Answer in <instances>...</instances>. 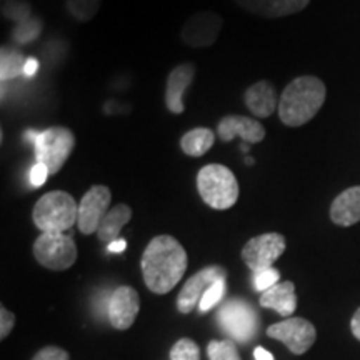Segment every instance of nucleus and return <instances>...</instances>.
<instances>
[{"instance_id": "nucleus-1", "label": "nucleus", "mask_w": 360, "mask_h": 360, "mask_svg": "<svg viewBox=\"0 0 360 360\" xmlns=\"http://www.w3.org/2000/svg\"><path fill=\"white\" fill-rule=\"evenodd\" d=\"M187 252L172 236H157L143 250L141 267L147 289L154 294H169L187 270Z\"/></svg>"}, {"instance_id": "nucleus-2", "label": "nucleus", "mask_w": 360, "mask_h": 360, "mask_svg": "<svg viewBox=\"0 0 360 360\" xmlns=\"http://www.w3.org/2000/svg\"><path fill=\"white\" fill-rule=\"evenodd\" d=\"M327 97L326 84L315 75H300L283 89L278 117L287 127H300L312 120Z\"/></svg>"}, {"instance_id": "nucleus-3", "label": "nucleus", "mask_w": 360, "mask_h": 360, "mask_svg": "<svg viewBox=\"0 0 360 360\" xmlns=\"http://www.w3.org/2000/svg\"><path fill=\"white\" fill-rule=\"evenodd\" d=\"M79 205L64 191H53L40 197L34 205L32 220L42 232H65L77 224Z\"/></svg>"}, {"instance_id": "nucleus-4", "label": "nucleus", "mask_w": 360, "mask_h": 360, "mask_svg": "<svg viewBox=\"0 0 360 360\" xmlns=\"http://www.w3.org/2000/svg\"><path fill=\"white\" fill-rule=\"evenodd\" d=\"M197 191L200 199L214 210H227L238 199L237 177L229 167L209 164L197 174Z\"/></svg>"}, {"instance_id": "nucleus-5", "label": "nucleus", "mask_w": 360, "mask_h": 360, "mask_svg": "<svg viewBox=\"0 0 360 360\" xmlns=\"http://www.w3.org/2000/svg\"><path fill=\"white\" fill-rule=\"evenodd\" d=\"M34 148L35 160L44 164L51 175H53L64 167L72 150L75 148V135L69 127H62V125L49 127L35 135Z\"/></svg>"}, {"instance_id": "nucleus-6", "label": "nucleus", "mask_w": 360, "mask_h": 360, "mask_svg": "<svg viewBox=\"0 0 360 360\" xmlns=\"http://www.w3.org/2000/svg\"><path fill=\"white\" fill-rule=\"evenodd\" d=\"M220 327L227 335L233 340L249 342L257 335L260 328V319L257 310L244 299H231L227 300L217 314Z\"/></svg>"}, {"instance_id": "nucleus-7", "label": "nucleus", "mask_w": 360, "mask_h": 360, "mask_svg": "<svg viewBox=\"0 0 360 360\" xmlns=\"http://www.w3.org/2000/svg\"><path fill=\"white\" fill-rule=\"evenodd\" d=\"M32 250L37 262L49 270H67L77 260V245L65 232H42Z\"/></svg>"}, {"instance_id": "nucleus-8", "label": "nucleus", "mask_w": 360, "mask_h": 360, "mask_svg": "<svg viewBox=\"0 0 360 360\" xmlns=\"http://www.w3.org/2000/svg\"><path fill=\"white\" fill-rule=\"evenodd\" d=\"M287 242L282 233L269 232L252 237L242 249V260L252 272L257 274L274 267V262L285 252Z\"/></svg>"}, {"instance_id": "nucleus-9", "label": "nucleus", "mask_w": 360, "mask_h": 360, "mask_svg": "<svg viewBox=\"0 0 360 360\" xmlns=\"http://www.w3.org/2000/svg\"><path fill=\"white\" fill-rule=\"evenodd\" d=\"M270 339L281 340L292 354L302 355L312 347L317 339V330L314 323H310L304 317H289L285 321L274 323L267 328Z\"/></svg>"}, {"instance_id": "nucleus-10", "label": "nucleus", "mask_w": 360, "mask_h": 360, "mask_svg": "<svg viewBox=\"0 0 360 360\" xmlns=\"http://www.w3.org/2000/svg\"><path fill=\"white\" fill-rule=\"evenodd\" d=\"M224 20L212 11L195 12L187 19L180 30V39L187 47L205 49L215 44L222 30Z\"/></svg>"}, {"instance_id": "nucleus-11", "label": "nucleus", "mask_w": 360, "mask_h": 360, "mask_svg": "<svg viewBox=\"0 0 360 360\" xmlns=\"http://www.w3.org/2000/svg\"><path fill=\"white\" fill-rule=\"evenodd\" d=\"M112 192L107 186H92L85 192L79 204L77 227L84 236H92L98 231L102 219L110 210Z\"/></svg>"}, {"instance_id": "nucleus-12", "label": "nucleus", "mask_w": 360, "mask_h": 360, "mask_svg": "<svg viewBox=\"0 0 360 360\" xmlns=\"http://www.w3.org/2000/svg\"><path fill=\"white\" fill-rule=\"evenodd\" d=\"M227 277V270L220 265H210V267H205L199 270L197 274L188 278V281L184 283L182 290L177 297V309L180 314H191L193 309L199 307L202 297L210 287L214 285L215 282L225 281Z\"/></svg>"}, {"instance_id": "nucleus-13", "label": "nucleus", "mask_w": 360, "mask_h": 360, "mask_svg": "<svg viewBox=\"0 0 360 360\" xmlns=\"http://www.w3.org/2000/svg\"><path fill=\"white\" fill-rule=\"evenodd\" d=\"M141 310V299L137 290L130 285H122L114 290L109 302V321L117 330H127L137 319Z\"/></svg>"}, {"instance_id": "nucleus-14", "label": "nucleus", "mask_w": 360, "mask_h": 360, "mask_svg": "<svg viewBox=\"0 0 360 360\" xmlns=\"http://www.w3.org/2000/svg\"><path fill=\"white\" fill-rule=\"evenodd\" d=\"M217 134L222 142H231L236 137H242L245 143H259L265 139V127L257 119L231 114L220 120Z\"/></svg>"}, {"instance_id": "nucleus-15", "label": "nucleus", "mask_w": 360, "mask_h": 360, "mask_svg": "<svg viewBox=\"0 0 360 360\" xmlns=\"http://www.w3.org/2000/svg\"><path fill=\"white\" fill-rule=\"evenodd\" d=\"M195 77V67L191 62L180 64L170 70L167 77V85H165V105L175 115L184 114L186 105H184V94L192 84Z\"/></svg>"}, {"instance_id": "nucleus-16", "label": "nucleus", "mask_w": 360, "mask_h": 360, "mask_svg": "<svg viewBox=\"0 0 360 360\" xmlns=\"http://www.w3.org/2000/svg\"><path fill=\"white\" fill-rule=\"evenodd\" d=\"M242 11L264 17V19H281L302 12L310 0H233Z\"/></svg>"}, {"instance_id": "nucleus-17", "label": "nucleus", "mask_w": 360, "mask_h": 360, "mask_svg": "<svg viewBox=\"0 0 360 360\" xmlns=\"http://www.w3.org/2000/svg\"><path fill=\"white\" fill-rule=\"evenodd\" d=\"M244 101L252 115L259 117V119H267L278 110L281 98L277 97V90L269 80H260L245 90Z\"/></svg>"}, {"instance_id": "nucleus-18", "label": "nucleus", "mask_w": 360, "mask_h": 360, "mask_svg": "<svg viewBox=\"0 0 360 360\" xmlns=\"http://www.w3.org/2000/svg\"><path fill=\"white\" fill-rule=\"evenodd\" d=\"M260 307L276 310L278 315L289 319L297 309V294H295V283L290 281L278 282L269 290L262 292L259 300Z\"/></svg>"}, {"instance_id": "nucleus-19", "label": "nucleus", "mask_w": 360, "mask_h": 360, "mask_svg": "<svg viewBox=\"0 0 360 360\" xmlns=\"http://www.w3.org/2000/svg\"><path fill=\"white\" fill-rule=\"evenodd\" d=\"M330 220L340 227L360 222V186L350 187L335 197L330 205Z\"/></svg>"}, {"instance_id": "nucleus-20", "label": "nucleus", "mask_w": 360, "mask_h": 360, "mask_svg": "<svg viewBox=\"0 0 360 360\" xmlns=\"http://www.w3.org/2000/svg\"><path fill=\"white\" fill-rule=\"evenodd\" d=\"M130 219H132V209H130V205L117 204L112 207L109 212L105 214V217L102 219L101 227L97 231L98 240L107 245L119 240L120 231L130 222Z\"/></svg>"}, {"instance_id": "nucleus-21", "label": "nucleus", "mask_w": 360, "mask_h": 360, "mask_svg": "<svg viewBox=\"0 0 360 360\" xmlns=\"http://www.w3.org/2000/svg\"><path fill=\"white\" fill-rule=\"evenodd\" d=\"M215 142V134L207 127L188 130L180 139V148L188 157H202L210 150Z\"/></svg>"}, {"instance_id": "nucleus-22", "label": "nucleus", "mask_w": 360, "mask_h": 360, "mask_svg": "<svg viewBox=\"0 0 360 360\" xmlns=\"http://www.w3.org/2000/svg\"><path fill=\"white\" fill-rule=\"evenodd\" d=\"M25 62L27 58L19 51L4 47L2 56H0V79H2V82L15 79L20 74H24Z\"/></svg>"}, {"instance_id": "nucleus-23", "label": "nucleus", "mask_w": 360, "mask_h": 360, "mask_svg": "<svg viewBox=\"0 0 360 360\" xmlns=\"http://www.w3.org/2000/svg\"><path fill=\"white\" fill-rule=\"evenodd\" d=\"M102 0H65V8L72 19L77 22H89L101 11Z\"/></svg>"}, {"instance_id": "nucleus-24", "label": "nucleus", "mask_w": 360, "mask_h": 360, "mask_svg": "<svg viewBox=\"0 0 360 360\" xmlns=\"http://www.w3.org/2000/svg\"><path fill=\"white\" fill-rule=\"evenodd\" d=\"M44 30V22L40 17H30V19L22 20L13 27L12 37L17 44H29L32 42L42 34Z\"/></svg>"}, {"instance_id": "nucleus-25", "label": "nucleus", "mask_w": 360, "mask_h": 360, "mask_svg": "<svg viewBox=\"0 0 360 360\" xmlns=\"http://www.w3.org/2000/svg\"><path fill=\"white\" fill-rule=\"evenodd\" d=\"M207 354L210 360H240L233 340H210Z\"/></svg>"}, {"instance_id": "nucleus-26", "label": "nucleus", "mask_w": 360, "mask_h": 360, "mask_svg": "<svg viewBox=\"0 0 360 360\" xmlns=\"http://www.w3.org/2000/svg\"><path fill=\"white\" fill-rule=\"evenodd\" d=\"M170 360H200V349L192 339H180L170 350Z\"/></svg>"}, {"instance_id": "nucleus-27", "label": "nucleus", "mask_w": 360, "mask_h": 360, "mask_svg": "<svg viewBox=\"0 0 360 360\" xmlns=\"http://www.w3.org/2000/svg\"><path fill=\"white\" fill-rule=\"evenodd\" d=\"M2 13H4V17L17 22V24L32 17L30 6L27 2H24V0H11V2H7L6 6H4Z\"/></svg>"}, {"instance_id": "nucleus-28", "label": "nucleus", "mask_w": 360, "mask_h": 360, "mask_svg": "<svg viewBox=\"0 0 360 360\" xmlns=\"http://www.w3.org/2000/svg\"><path fill=\"white\" fill-rule=\"evenodd\" d=\"M224 294H225V281L215 282L214 285L205 292L204 297H202V300L199 304L200 312H207V310L212 309L215 304L220 302V299H222Z\"/></svg>"}, {"instance_id": "nucleus-29", "label": "nucleus", "mask_w": 360, "mask_h": 360, "mask_svg": "<svg viewBox=\"0 0 360 360\" xmlns=\"http://www.w3.org/2000/svg\"><path fill=\"white\" fill-rule=\"evenodd\" d=\"M278 278H281V272L274 267L265 269V270H262V272H257L254 277L255 290H259V292L269 290L270 287H274L276 283H278Z\"/></svg>"}, {"instance_id": "nucleus-30", "label": "nucleus", "mask_w": 360, "mask_h": 360, "mask_svg": "<svg viewBox=\"0 0 360 360\" xmlns=\"http://www.w3.org/2000/svg\"><path fill=\"white\" fill-rule=\"evenodd\" d=\"M32 360H69V354L64 349L49 345V347L39 350Z\"/></svg>"}, {"instance_id": "nucleus-31", "label": "nucleus", "mask_w": 360, "mask_h": 360, "mask_svg": "<svg viewBox=\"0 0 360 360\" xmlns=\"http://www.w3.org/2000/svg\"><path fill=\"white\" fill-rule=\"evenodd\" d=\"M13 326H15V315L6 307H0V339H6L11 334Z\"/></svg>"}, {"instance_id": "nucleus-32", "label": "nucleus", "mask_w": 360, "mask_h": 360, "mask_svg": "<svg viewBox=\"0 0 360 360\" xmlns=\"http://www.w3.org/2000/svg\"><path fill=\"white\" fill-rule=\"evenodd\" d=\"M49 175H51L49 169L45 167L44 164H39V162H35L32 170H30V184H32L34 187H42Z\"/></svg>"}, {"instance_id": "nucleus-33", "label": "nucleus", "mask_w": 360, "mask_h": 360, "mask_svg": "<svg viewBox=\"0 0 360 360\" xmlns=\"http://www.w3.org/2000/svg\"><path fill=\"white\" fill-rule=\"evenodd\" d=\"M37 69H39L37 58H27L25 69H24V75H25V77H34L35 72H37Z\"/></svg>"}, {"instance_id": "nucleus-34", "label": "nucleus", "mask_w": 360, "mask_h": 360, "mask_svg": "<svg viewBox=\"0 0 360 360\" xmlns=\"http://www.w3.org/2000/svg\"><path fill=\"white\" fill-rule=\"evenodd\" d=\"M350 328H352V334L357 340H360V307L357 309V312L354 314L352 321H350Z\"/></svg>"}, {"instance_id": "nucleus-35", "label": "nucleus", "mask_w": 360, "mask_h": 360, "mask_svg": "<svg viewBox=\"0 0 360 360\" xmlns=\"http://www.w3.org/2000/svg\"><path fill=\"white\" fill-rule=\"evenodd\" d=\"M125 249H127V242H125L124 238H119V240L107 245V250L112 252V254H120V252H124Z\"/></svg>"}, {"instance_id": "nucleus-36", "label": "nucleus", "mask_w": 360, "mask_h": 360, "mask_svg": "<svg viewBox=\"0 0 360 360\" xmlns=\"http://www.w3.org/2000/svg\"><path fill=\"white\" fill-rule=\"evenodd\" d=\"M254 357L255 360H276L274 359V355L269 352V350H265L264 347H257L254 350Z\"/></svg>"}]
</instances>
